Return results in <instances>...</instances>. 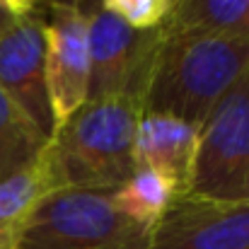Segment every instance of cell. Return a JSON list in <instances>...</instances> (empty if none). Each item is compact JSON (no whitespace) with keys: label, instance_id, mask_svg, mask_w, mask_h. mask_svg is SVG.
<instances>
[{"label":"cell","instance_id":"obj_17","mask_svg":"<svg viewBox=\"0 0 249 249\" xmlns=\"http://www.w3.org/2000/svg\"><path fill=\"white\" fill-rule=\"evenodd\" d=\"M51 5H68V7H83L89 0H49Z\"/></svg>","mask_w":249,"mask_h":249},{"label":"cell","instance_id":"obj_7","mask_svg":"<svg viewBox=\"0 0 249 249\" xmlns=\"http://www.w3.org/2000/svg\"><path fill=\"white\" fill-rule=\"evenodd\" d=\"M148 249H249V203L181 194L153 228Z\"/></svg>","mask_w":249,"mask_h":249},{"label":"cell","instance_id":"obj_8","mask_svg":"<svg viewBox=\"0 0 249 249\" xmlns=\"http://www.w3.org/2000/svg\"><path fill=\"white\" fill-rule=\"evenodd\" d=\"M44 15L15 19L0 34V87L51 138L53 119L44 78Z\"/></svg>","mask_w":249,"mask_h":249},{"label":"cell","instance_id":"obj_12","mask_svg":"<svg viewBox=\"0 0 249 249\" xmlns=\"http://www.w3.org/2000/svg\"><path fill=\"white\" fill-rule=\"evenodd\" d=\"M46 143L49 136L0 87V181L32 165Z\"/></svg>","mask_w":249,"mask_h":249},{"label":"cell","instance_id":"obj_13","mask_svg":"<svg viewBox=\"0 0 249 249\" xmlns=\"http://www.w3.org/2000/svg\"><path fill=\"white\" fill-rule=\"evenodd\" d=\"M177 196H181L179 189L165 174L148 167H136L133 174L111 191L114 206L148 230H153L160 223V218L167 213Z\"/></svg>","mask_w":249,"mask_h":249},{"label":"cell","instance_id":"obj_15","mask_svg":"<svg viewBox=\"0 0 249 249\" xmlns=\"http://www.w3.org/2000/svg\"><path fill=\"white\" fill-rule=\"evenodd\" d=\"M0 7L7 10L15 19H22V17L41 15L44 7H51V2L49 0H0Z\"/></svg>","mask_w":249,"mask_h":249},{"label":"cell","instance_id":"obj_1","mask_svg":"<svg viewBox=\"0 0 249 249\" xmlns=\"http://www.w3.org/2000/svg\"><path fill=\"white\" fill-rule=\"evenodd\" d=\"M247 71L249 39L203 29H160L143 111L169 114L201 128Z\"/></svg>","mask_w":249,"mask_h":249},{"label":"cell","instance_id":"obj_14","mask_svg":"<svg viewBox=\"0 0 249 249\" xmlns=\"http://www.w3.org/2000/svg\"><path fill=\"white\" fill-rule=\"evenodd\" d=\"M133 29H155L165 22L172 0H97Z\"/></svg>","mask_w":249,"mask_h":249},{"label":"cell","instance_id":"obj_16","mask_svg":"<svg viewBox=\"0 0 249 249\" xmlns=\"http://www.w3.org/2000/svg\"><path fill=\"white\" fill-rule=\"evenodd\" d=\"M12 22H15V17H12L7 10H2V7H0V34H2V32H5Z\"/></svg>","mask_w":249,"mask_h":249},{"label":"cell","instance_id":"obj_6","mask_svg":"<svg viewBox=\"0 0 249 249\" xmlns=\"http://www.w3.org/2000/svg\"><path fill=\"white\" fill-rule=\"evenodd\" d=\"M85 7L51 5L44 27V78L53 131L89 97V39Z\"/></svg>","mask_w":249,"mask_h":249},{"label":"cell","instance_id":"obj_9","mask_svg":"<svg viewBox=\"0 0 249 249\" xmlns=\"http://www.w3.org/2000/svg\"><path fill=\"white\" fill-rule=\"evenodd\" d=\"M196 148H198L196 126L169 114L143 111L136 128L133 162L136 167H148L165 174L179 189V194H186Z\"/></svg>","mask_w":249,"mask_h":249},{"label":"cell","instance_id":"obj_2","mask_svg":"<svg viewBox=\"0 0 249 249\" xmlns=\"http://www.w3.org/2000/svg\"><path fill=\"white\" fill-rule=\"evenodd\" d=\"M143 116L138 97L89 99L58 126L44 160L56 189H99L121 186L136 169L133 143Z\"/></svg>","mask_w":249,"mask_h":249},{"label":"cell","instance_id":"obj_3","mask_svg":"<svg viewBox=\"0 0 249 249\" xmlns=\"http://www.w3.org/2000/svg\"><path fill=\"white\" fill-rule=\"evenodd\" d=\"M99 189H56L34 208L17 249H148L150 232Z\"/></svg>","mask_w":249,"mask_h":249},{"label":"cell","instance_id":"obj_5","mask_svg":"<svg viewBox=\"0 0 249 249\" xmlns=\"http://www.w3.org/2000/svg\"><path fill=\"white\" fill-rule=\"evenodd\" d=\"M89 19V99L138 97L148 83L150 63L160 41V27L133 29L97 0L83 5Z\"/></svg>","mask_w":249,"mask_h":249},{"label":"cell","instance_id":"obj_11","mask_svg":"<svg viewBox=\"0 0 249 249\" xmlns=\"http://www.w3.org/2000/svg\"><path fill=\"white\" fill-rule=\"evenodd\" d=\"M160 29H203L249 39V0H172Z\"/></svg>","mask_w":249,"mask_h":249},{"label":"cell","instance_id":"obj_10","mask_svg":"<svg viewBox=\"0 0 249 249\" xmlns=\"http://www.w3.org/2000/svg\"><path fill=\"white\" fill-rule=\"evenodd\" d=\"M51 191H56V184L44 153L22 172L0 181V249H17L34 208Z\"/></svg>","mask_w":249,"mask_h":249},{"label":"cell","instance_id":"obj_4","mask_svg":"<svg viewBox=\"0 0 249 249\" xmlns=\"http://www.w3.org/2000/svg\"><path fill=\"white\" fill-rule=\"evenodd\" d=\"M189 196L249 203V71L198 128Z\"/></svg>","mask_w":249,"mask_h":249}]
</instances>
